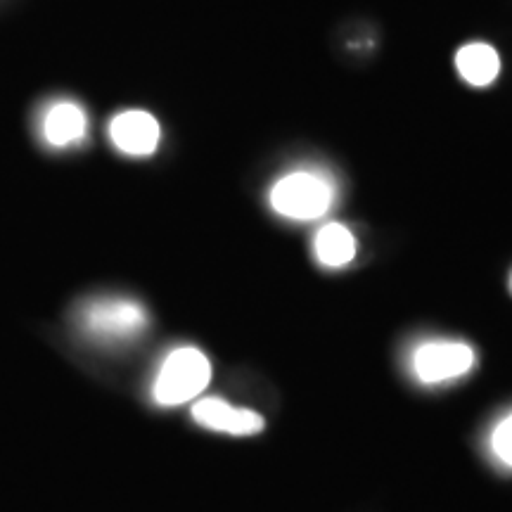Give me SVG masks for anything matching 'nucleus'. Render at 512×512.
Listing matches in <instances>:
<instances>
[{
  "label": "nucleus",
  "mask_w": 512,
  "mask_h": 512,
  "mask_svg": "<svg viewBox=\"0 0 512 512\" xmlns=\"http://www.w3.org/2000/svg\"><path fill=\"white\" fill-rule=\"evenodd\" d=\"M268 200L275 214L283 219L316 221L335 204L337 185L325 171L297 169L273 183Z\"/></svg>",
  "instance_id": "1"
},
{
  "label": "nucleus",
  "mask_w": 512,
  "mask_h": 512,
  "mask_svg": "<svg viewBox=\"0 0 512 512\" xmlns=\"http://www.w3.org/2000/svg\"><path fill=\"white\" fill-rule=\"evenodd\" d=\"M150 316L145 306L126 297H98L79 309V328L100 344L133 342L143 335Z\"/></svg>",
  "instance_id": "2"
},
{
  "label": "nucleus",
  "mask_w": 512,
  "mask_h": 512,
  "mask_svg": "<svg viewBox=\"0 0 512 512\" xmlns=\"http://www.w3.org/2000/svg\"><path fill=\"white\" fill-rule=\"evenodd\" d=\"M211 380L209 358L195 347H178L164 358L152 384V399L159 406H181L197 399Z\"/></svg>",
  "instance_id": "3"
},
{
  "label": "nucleus",
  "mask_w": 512,
  "mask_h": 512,
  "mask_svg": "<svg viewBox=\"0 0 512 512\" xmlns=\"http://www.w3.org/2000/svg\"><path fill=\"white\" fill-rule=\"evenodd\" d=\"M475 349L465 342H422L411 354V373L422 384H444L460 380L475 368Z\"/></svg>",
  "instance_id": "4"
},
{
  "label": "nucleus",
  "mask_w": 512,
  "mask_h": 512,
  "mask_svg": "<svg viewBox=\"0 0 512 512\" xmlns=\"http://www.w3.org/2000/svg\"><path fill=\"white\" fill-rule=\"evenodd\" d=\"M38 133L43 143L55 150L81 145L88 136V114L69 98L50 100L38 117Z\"/></svg>",
  "instance_id": "5"
},
{
  "label": "nucleus",
  "mask_w": 512,
  "mask_h": 512,
  "mask_svg": "<svg viewBox=\"0 0 512 512\" xmlns=\"http://www.w3.org/2000/svg\"><path fill=\"white\" fill-rule=\"evenodd\" d=\"M110 140L128 157H150L162 140V128L150 112L126 110L110 121Z\"/></svg>",
  "instance_id": "6"
},
{
  "label": "nucleus",
  "mask_w": 512,
  "mask_h": 512,
  "mask_svg": "<svg viewBox=\"0 0 512 512\" xmlns=\"http://www.w3.org/2000/svg\"><path fill=\"white\" fill-rule=\"evenodd\" d=\"M192 418L197 425L207 430L223 432V434H256L264 430V418L259 413L247 411V408H235L221 399H202L192 406Z\"/></svg>",
  "instance_id": "7"
},
{
  "label": "nucleus",
  "mask_w": 512,
  "mask_h": 512,
  "mask_svg": "<svg viewBox=\"0 0 512 512\" xmlns=\"http://www.w3.org/2000/svg\"><path fill=\"white\" fill-rule=\"evenodd\" d=\"M458 74L475 88L491 86L501 74V55L489 43H467L456 55Z\"/></svg>",
  "instance_id": "8"
},
{
  "label": "nucleus",
  "mask_w": 512,
  "mask_h": 512,
  "mask_svg": "<svg viewBox=\"0 0 512 512\" xmlns=\"http://www.w3.org/2000/svg\"><path fill=\"white\" fill-rule=\"evenodd\" d=\"M313 254H316L318 264L325 268L349 266L356 256L354 233L342 223H328L313 238Z\"/></svg>",
  "instance_id": "9"
},
{
  "label": "nucleus",
  "mask_w": 512,
  "mask_h": 512,
  "mask_svg": "<svg viewBox=\"0 0 512 512\" xmlns=\"http://www.w3.org/2000/svg\"><path fill=\"white\" fill-rule=\"evenodd\" d=\"M491 451L505 467L512 470V413L505 415L491 432Z\"/></svg>",
  "instance_id": "10"
},
{
  "label": "nucleus",
  "mask_w": 512,
  "mask_h": 512,
  "mask_svg": "<svg viewBox=\"0 0 512 512\" xmlns=\"http://www.w3.org/2000/svg\"><path fill=\"white\" fill-rule=\"evenodd\" d=\"M510 287H512V278H510Z\"/></svg>",
  "instance_id": "11"
}]
</instances>
